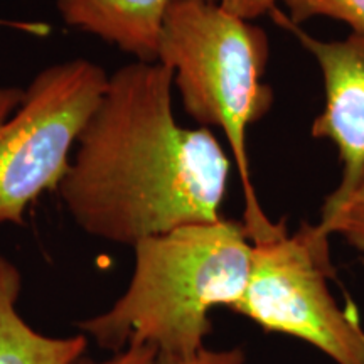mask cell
<instances>
[{
  "label": "cell",
  "mask_w": 364,
  "mask_h": 364,
  "mask_svg": "<svg viewBox=\"0 0 364 364\" xmlns=\"http://www.w3.org/2000/svg\"><path fill=\"white\" fill-rule=\"evenodd\" d=\"M157 364H247V353L241 346L226 349L204 348L189 358L159 356Z\"/></svg>",
  "instance_id": "cell-11"
},
{
  "label": "cell",
  "mask_w": 364,
  "mask_h": 364,
  "mask_svg": "<svg viewBox=\"0 0 364 364\" xmlns=\"http://www.w3.org/2000/svg\"><path fill=\"white\" fill-rule=\"evenodd\" d=\"M108 75L85 58L54 63L29 85H0V225L21 226L31 204L58 189Z\"/></svg>",
  "instance_id": "cell-4"
},
{
  "label": "cell",
  "mask_w": 364,
  "mask_h": 364,
  "mask_svg": "<svg viewBox=\"0 0 364 364\" xmlns=\"http://www.w3.org/2000/svg\"><path fill=\"white\" fill-rule=\"evenodd\" d=\"M172 90L171 68L159 61L108 76L58 186L85 233L134 247L221 220L231 162L208 129L179 125Z\"/></svg>",
  "instance_id": "cell-1"
},
{
  "label": "cell",
  "mask_w": 364,
  "mask_h": 364,
  "mask_svg": "<svg viewBox=\"0 0 364 364\" xmlns=\"http://www.w3.org/2000/svg\"><path fill=\"white\" fill-rule=\"evenodd\" d=\"M134 272L125 292L78 329L115 354L150 346L159 356L189 358L208 348L209 314L233 311L252 265L243 223L225 220L177 228L134 245Z\"/></svg>",
  "instance_id": "cell-2"
},
{
  "label": "cell",
  "mask_w": 364,
  "mask_h": 364,
  "mask_svg": "<svg viewBox=\"0 0 364 364\" xmlns=\"http://www.w3.org/2000/svg\"><path fill=\"white\" fill-rule=\"evenodd\" d=\"M70 27L95 36L130 54L135 61H157V41L174 0H53ZM216 2L220 0H206Z\"/></svg>",
  "instance_id": "cell-7"
},
{
  "label": "cell",
  "mask_w": 364,
  "mask_h": 364,
  "mask_svg": "<svg viewBox=\"0 0 364 364\" xmlns=\"http://www.w3.org/2000/svg\"><path fill=\"white\" fill-rule=\"evenodd\" d=\"M317 228L329 238L341 235L353 248L364 253V167L356 184L343 198L326 199Z\"/></svg>",
  "instance_id": "cell-9"
},
{
  "label": "cell",
  "mask_w": 364,
  "mask_h": 364,
  "mask_svg": "<svg viewBox=\"0 0 364 364\" xmlns=\"http://www.w3.org/2000/svg\"><path fill=\"white\" fill-rule=\"evenodd\" d=\"M157 349L150 348V346H132L124 351L112 354L110 358L102 359V361L81 356L73 364H157Z\"/></svg>",
  "instance_id": "cell-12"
},
{
  "label": "cell",
  "mask_w": 364,
  "mask_h": 364,
  "mask_svg": "<svg viewBox=\"0 0 364 364\" xmlns=\"http://www.w3.org/2000/svg\"><path fill=\"white\" fill-rule=\"evenodd\" d=\"M329 236L317 225L290 235L284 223L252 241V265L233 312L263 331L304 341L334 364H364V329L332 295Z\"/></svg>",
  "instance_id": "cell-5"
},
{
  "label": "cell",
  "mask_w": 364,
  "mask_h": 364,
  "mask_svg": "<svg viewBox=\"0 0 364 364\" xmlns=\"http://www.w3.org/2000/svg\"><path fill=\"white\" fill-rule=\"evenodd\" d=\"M270 44L253 22L206 0H174L164 16L157 61L171 68L182 107L198 124L226 136L245 198L243 228L250 241L277 223L265 215L250 176L248 127L267 115L272 90L263 83Z\"/></svg>",
  "instance_id": "cell-3"
},
{
  "label": "cell",
  "mask_w": 364,
  "mask_h": 364,
  "mask_svg": "<svg viewBox=\"0 0 364 364\" xmlns=\"http://www.w3.org/2000/svg\"><path fill=\"white\" fill-rule=\"evenodd\" d=\"M19 268L0 255V364H73L85 356V334L53 338L38 332L19 314Z\"/></svg>",
  "instance_id": "cell-8"
},
{
  "label": "cell",
  "mask_w": 364,
  "mask_h": 364,
  "mask_svg": "<svg viewBox=\"0 0 364 364\" xmlns=\"http://www.w3.org/2000/svg\"><path fill=\"white\" fill-rule=\"evenodd\" d=\"M289 9V19L294 24L312 17H331L353 29L354 34L364 36V0H284Z\"/></svg>",
  "instance_id": "cell-10"
},
{
  "label": "cell",
  "mask_w": 364,
  "mask_h": 364,
  "mask_svg": "<svg viewBox=\"0 0 364 364\" xmlns=\"http://www.w3.org/2000/svg\"><path fill=\"white\" fill-rule=\"evenodd\" d=\"M270 14L295 34L321 68L326 107L314 122L312 135L331 140L343 162L339 186L327 196L334 201L356 184L364 167V36L353 33L343 41H321L290 22L279 9Z\"/></svg>",
  "instance_id": "cell-6"
},
{
  "label": "cell",
  "mask_w": 364,
  "mask_h": 364,
  "mask_svg": "<svg viewBox=\"0 0 364 364\" xmlns=\"http://www.w3.org/2000/svg\"><path fill=\"white\" fill-rule=\"evenodd\" d=\"M277 2L279 0H220V6L233 16L253 22L277 9Z\"/></svg>",
  "instance_id": "cell-13"
}]
</instances>
